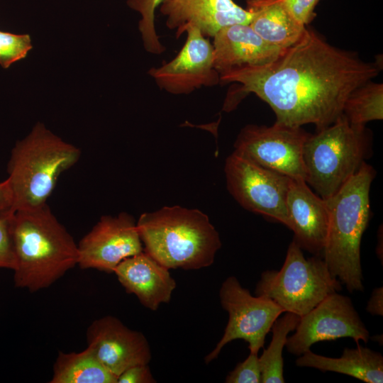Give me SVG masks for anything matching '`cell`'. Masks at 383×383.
I'll return each mask as SVG.
<instances>
[{
	"label": "cell",
	"instance_id": "6da1fadb",
	"mask_svg": "<svg viewBox=\"0 0 383 383\" xmlns=\"http://www.w3.org/2000/svg\"><path fill=\"white\" fill-rule=\"evenodd\" d=\"M374 63L336 48L314 31L284 50L271 64L233 69L219 74L220 82H239V93H254L265 101L279 124L316 131L333 123L356 88L379 73Z\"/></svg>",
	"mask_w": 383,
	"mask_h": 383
},
{
	"label": "cell",
	"instance_id": "7a4b0ae2",
	"mask_svg": "<svg viewBox=\"0 0 383 383\" xmlns=\"http://www.w3.org/2000/svg\"><path fill=\"white\" fill-rule=\"evenodd\" d=\"M14 284L30 292L49 287L78 264V247L48 204L13 212Z\"/></svg>",
	"mask_w": 383,
	"mask_h": 383
},
{
	"label": "cell",
	"instance_id": "3957f363",
	"mask_svg": "<svg viewBox=\"0 0 383 383\" xmlns=\"http://www.w3.org/2000/svg\"><path fill=\"white\" fill-rule=\"evenodd\" d=\"M136 225L143 251L169 270L209 267L221 247L209 216L196 209L164 206L142 213Z\"/></svg>",
	"mask_w": 383,
	"mask_h": 383
},
{
	"label": "cell",
	"instance_id": "277c9868",
	"mask_svg": "<svg viewBox=\"0 0 383 383\" xmlns=\"http://www.w3.org/2000/svg\"><path fill=\"white\" fill-rule=\"evenodd\" d=\"M374 170L365 161L355 174L326 199L329 222L323 258L331 275L350 292L364 290L360 243L370 216Z\"/></svg>",
	"mask_w": 383,
	"mask_h": 383
},
{
	"label": "cell",
	"instance_id": "5b68a950",
	"mask_svg": "<svg viewBox=\"0 0 383 383\" xmlns=\"http://www.w3.org/2000/svg\"><path fill=\"white\" fill-rule=\"evenodd\" d=\"M80 156L78 148L38 122L26 138L16 142L8 162L13 211L46 204L60 176Z\"/></svg>",
	"mask_w": 383,
	"mask_h": 383
},
{
	"label": "cell",
	"instance_id": "8992f818",
	"mask_svg": "<svg viewBox=\"0 0 383 383\" xmlns=\"http://www.w3.org/2000/svg\"><path fill=\"white\" fill-rule=\"evenodd\" d=\"M368 147L365 126L350 123L342 114L306 139L303 149L306 184L321 198H330L359 170Z\"/></svg>",
	"mask_w": 383,
	"mask_h": 383
},
{
	"label": "cell",
	"instance_id": "52a82bcc",
	"mask_svg": "<svg viewBox=\"0 0 383 383\" xmlns=\"http://www.w3.org/2000/svg\"><path fill=\"white\" fill-rule=\"evenodd\" d=\"M341 289L342 284L331 275L323 258L319 255L306 258L293 240L282 268L263 272L255 293L270 298L284 312L301 317Z\"/></svg>",
	"mask_w": 383,
	"mask_h": 383
},
{
	"label": "cell",
	"instance_id": "ba28073f",
	"mask_svg": "<svg viewBox=\"0 0 383 383\" xmlns=\"http://www.w3.org/2000/svg\"><path fill=\"white\" fill-rule=\"evenodd\" d=\"M219 299L222 308L228 313V321L222 338L205 357V362L209 364L217 358L226 344L237 339L248 343L250 353H258L274 322L284 311L268 297L252 296L234 276L222 283Z\"/></svg>",
	"mask_w": 383,
	"mask_h": 383
},
{
	"label": "cell",
	"instance_id": "9c48e42d",
	"mask_svg": "<svg viewBox=\"0 0 383 383\" xmlns=\"http://www.w3.org/2000/svg\"><path fill=\"white\" fill-rule=\"evenodd\" d=\"M224 172L227 189L242 207L289 228L286 201L292 178L233 152L226 160Z\"/></svg>",
	"mask_w": 383,
	"mask_h": 383
},
{
	"label": "cell",
	"instance_id": "30bf717a",
	"mask_svg": "<svg viewBox=\"0 0 383 383\" xmlns=\"http://www.w3.org/2000/svg\"><path fill=\"white\" fill-rule=\"evenodd\" d=\"M309 135L301 127L277 123L272 126L247 125L237 136L233 152L265 168L306 182L303 149Z\"/></svg>",
	"mask_w": 383,
	"mask_h": 383
},
{
	"label": "cell",
	"instance_id": "8fae6325",
	"mask_svg": "<svg viewBox=\"0 0 383 383\" xmlns=\"http://www.w3.org/2000/svg\"><path fill=\"white\" fill-rule=\"evenodd\" d=\"M296 332L287 337V351L301 355L316 343L351 338L357 343H367L370 333L351 299L338 292L333 293L309 312L300 317Z\"/></svg>",
	"mask_w": 383,
	"mask_h": 383
},
{
	"label": "cell",
	"instance_id": "7c38bea8",
	"mask_svg": "<svg viewBox=\"0 0 383 383\" xmlns=\"http://www.w3.org/2000/svg\"><path fill=\"white\" fill-rule=\"evenodd\" d=\"M82 269L113 273L124 259L143 251L136 222L128 213L102 216L77 244Z\"/></svg>",
	"mask_w": 383,
	"mask_h": 383
},
{
	"label": "cell",
	"instance_id": "4fadbf2b",
	"mask_svg": "<svg viewBox=\"0 0 383 383\" xmlns=\"http://www.w3.org/2000/svg\"><path fill=\"white\" fill-rule=\"evenodd\" d=\"M184 32L187 33V39L176 57L148 72L160 88L176 95L189 94L203 86L220 82L213 65L212 44L193 26H186Z\"/></svg>",
	"mask_w": 383,
	"mask_h": 383
},
{
	"label": "cell",
	"instance_id": "5bb4252c",
	"mask_svg": "<svg viewBox=\"0 0 383 383\" xmlns=\"http://www.w3.org/2000/svg\"><path fill=\"white\" fill-rule=\"evenodd\" d=\"M87 348L116 377L131 366L148 364L152 358L145 336L113 316L94 320L87 330Z\"/></svg>",
	"mask_w": 383,
	"mask_h": 383
},
{
	"label": "cell",
	"instance_id": "9a60e30c",
	"mask_svg": "<svg viewBox=\"0 0 383 383\" xmlns=\"http://www.w3.org/2000/svg\"><path fill=\"white\" fill-rule=\"evenodd\" d=\"M166 26L177 29V37L191 25L206 37L221 28L235 23H250L252 14L233 0H165L160 6Z\"/></svg>",
	"mask_w": 383,
	"mask_h": 383
},
{
	"label": "cell",
	"instance_id": "2e32d148",
	"mask_svg": "<svg viewBox=\"0 0 383 383\" xmlns=\"http://www.w3.org/2000/svg\"><path fill=\"white\" fill-rule=\"evenodd\" d=\"M286 203L294 241L302 250L315 255L322 254L329 222L326 200L313 192L304 180L292 179Z\"/></svg>",
	"mask_w": 383,
	"mask_h": 383
},
{
	"label": "cell",
	"instance_id": "e0dca14e",
	"mask_svg": "<svg viewBox=\"0 0 383 383\" xmlns=\"http://www.w3.org/2000/svg\"><path fill=\"white\" fill-rule=\"evenodd\" d=\"M213 38V65L219 74L233 69L268 65L284 51L265 41L249 23L223 27Z\"/></svg>",
	"mask_w": 383,
	"mask_h": 383
},
{
	"label": "cell",
	"instance_id": "ac0fdd59",
	"mask_svg": "<svg viewBox=\"0 0 383 383\" xmlns=\"http://www.w3.org/2000/svg\"><path fill=\"white\" fill-rule=\"evenodd\" d=\"M113 273L127 293L135 295L144 307L152 311L170 302L176 288L169 269L144 251L124 259Z\"/></svg>",
	"mask_w": 383,
	"mask_h": 383
},
{
	"label": "cell",
	"instance_id": "d6986e66",
	"mask_svg": "<svg viewBox=\"0 0 383 383\" xmlns=\"http://www.w3.org/2000/svg\"><path fill=\"white\" fill-rule=\"evenodd\" d=\"M250 26L267 43L285 50L296 43L306 26L287 9L283 0H247Z\"/></svg>",
	"mask_w": 383,
	"mask_h": 383
},
{
	"label": "cell",
	"instance_id": "ffe728a7",
	"mask_svg": "<svg viewBox=\"0 0 383 383\" xmlns=\"http://www.w3.org/2000/svg\"><path fill=\"white\" fill-rule=\"evenodd\" d=\"M296 365L347 374L367 383L383 382L382 355L360 345L345 348L340 357L320 355L309 350L296 359Z\"/></svg>",
	"mask_w": 383,
	"mask_h": 383
},
{
	"label": "cell",
	"instance_id": "44dd1931",
	"mask_svg": "<svg viewBox=\"0 0 383 383\" xmlns=\"http://www.w3.org/2000/svg\"><path fill=\"white\" fill-rule=\"evenodd\" d=\"M50 383H117V377L86 348L83 351H59Z\"/></svg>",
	"mask_w": 383,
	"mask_h": 383
},
{
	"label": "cell",
	"instance_id": "7402d4cb",
	"mask_svg": "<svg viewBox=\"0 0 383 383\" xmlns=\"http://www.w3.org/2000/svg\"><path fill=\"white\" fill-rule=\"evenodd\" d=\"M299 319V316L285 312L284 316L274 322L271 328L272 338L270 344L259 357L262 383L285 382L282 351L288 334L295 330Z\"/></svg>",
	"mask_w": 383,
	"mask_h": 383
},
{
	"label": "cell",
	"instance_id": "603a6c76",
	"mask_svg": "<svg viewBox=\"0 0 383 383\" xmlns=\"http://www.w3.org/2000/svg\"><path fill=\"white\" fill-rule=\"evenodd\" d=\"M343 114L350 123H365L383 118V85L369 81L353 90L347 98Z\"/></svg>",
	"mask_w": 383,
	"mask_h": 383
},
{
	"label": "cell",
	"instance_id": "cb8c5ba5",
	"mask_svg": "<svg viewBox=\"0 0 383 383\" xmlns=\"http://www.w3.org/2000/svg\"><path fill=\"white\" fill-rule=\"evenodd\" d=\"M165 0H127V5L138 12L141 18L138 29L145 49L152 54L160 55L165 50L155 28V12Z\"/></svg>",
	"mask_w": 383,
	"mask_h": 383
},
{
	"label": "cell",
	"instance_id": "d4e9b609",
	"mask_svg": "<svg viewBox=\"0 0 383 383\" xmlns=\"http://www.w3.org/2000/svg\"><path fill=\"white\" fill-rule=\"evenodd\" d=\"M32 49L30 35H17L0 30V65L8 68L25 58Z\"/></svg>",
	"mask_w": 383,
	"mask_h": 383
},
{
	"label": "cell",
	"instance_id": "484cf974",
	"mask_svg": "<svg viewBox=\"0 0 383 383\" xmlns=\"http://www.w3.org/2000/svg\"><path fill=\"white\" fill-rule=\"evenodd\" d=\"M226 383H262L258 353H250L226 377Z\"/></svg>",
	"mask_w": 383,
	"mask_h": 383
},
{
	"label": "cell",
	"instance_id": "4316f807",
	"mask_svg": "<svg viewBox=\"0 0 383 383\" xmlns=\"http://www.w3.org/2000/svg\"><path fill=\"white\" fill-rule=\"evenodd\" d=\"M13 212L0 216V268L13 270L15 256L11 235V221Z\"/></svg>",
	"mask_w": 383,
	"mask_h": 383
},
{
	"label": "cell",
	"instance_id": "83f0119b",
	"mask_svg": "<svg viewBox=\"0 0 383 383\" xmlns=\"http://www.w3.org/2000/svg\"><path fill=\"white\" fill-rule=\"evenodd\" d=\"M319 0H283L289 12L306 26L315 16L314 9Z\"/></svg>",
	"mask_w": 383,
	"mask_h": 383
},
{
	"label": "cell",
	"instance_id": "f1b7e54d",
	"mask_svg": "<svg viewBox=\"0 0 383 383\" xmlns=\"http://www.w3.org/2000/svg\"><path fill=\"white\" fill-rule=\"evenodd\" d=\"M156 382L148 364L131 366L117 377V383H155Z\"/></svg>",
	"mask_w": 383,
	"mask_h": 383
},
{
	"label": "cell",
	"instance_id": "f546056e",
	"mask_svg": "<svg viewBox=\"0 0 383 383\" xmlns=\"http://www.w3.org/2000/svg\"><path fill=\"white\" fill-rule=\"evenodd\" d=\"M14 212L13 196L7 179L0 182V216Z\"/></svg>",
	"mask_w": 383,
	"mask_h": 383
},
{
	"label": "cell",
	"instance_id": "4dcf8cb0",
	"mask_svg": "<svg viewBox=\"0 0 383 383\" xmlns=\"http://www.w3.org/2000/svg\"><path fill=\"white\" fill-rule=\"evenodd\" d=\"M367 311L372 315L383 314V289L378 287L373 290L367 305Z\"/></svg>",
	"mask_w": 383,
	"mask_h": 383
}]
</instances>
